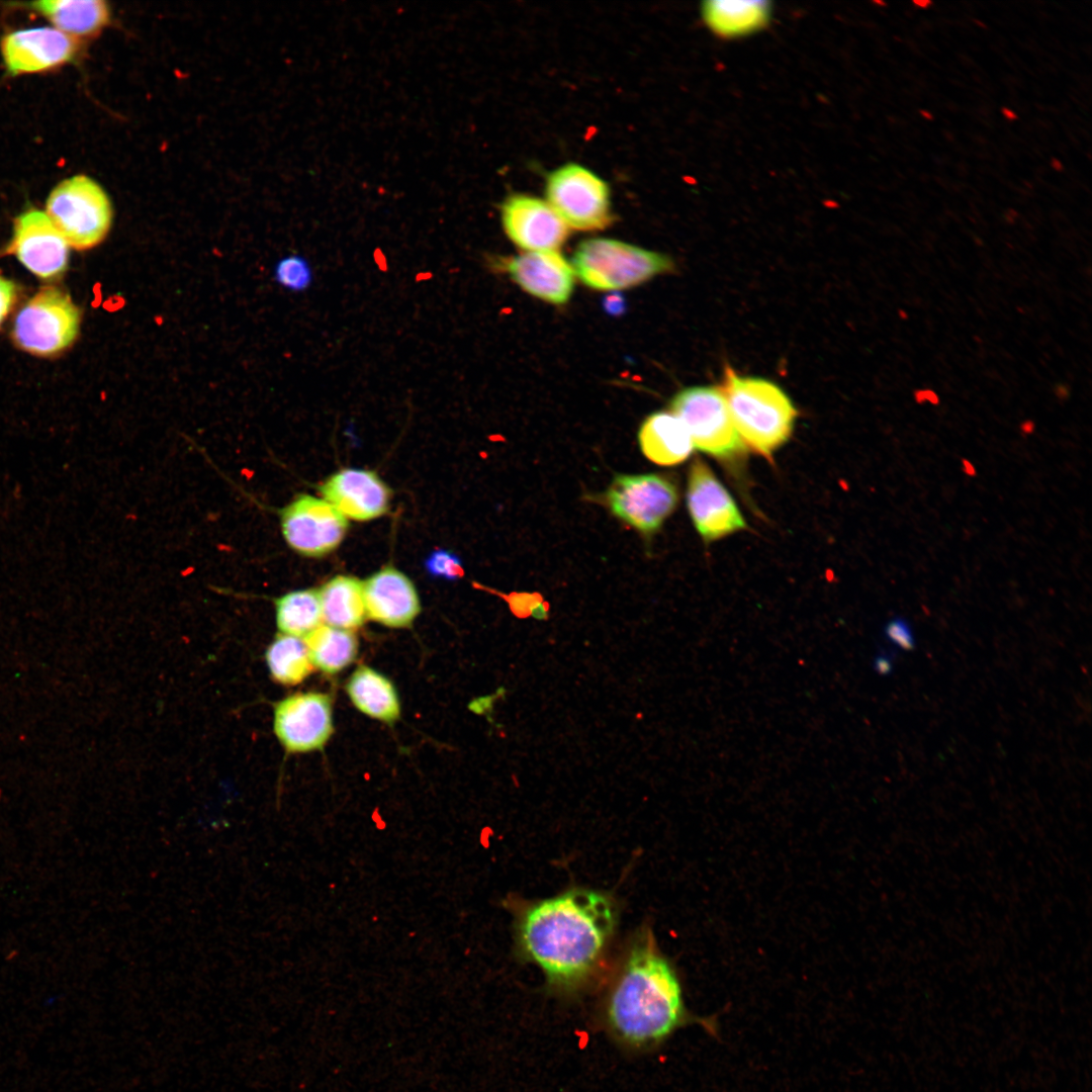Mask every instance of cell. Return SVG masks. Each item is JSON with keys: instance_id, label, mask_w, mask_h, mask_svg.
<instances>
[{"instance_id": "6da1fadb", "label": "cell", "mask_w": 1092, "mask_h": 1092, "mask_svg": "<svg viewBox=\"0 0 1092 1092\" xmlns=\"http://www.w3.org/2000/svg\"><path fill=\"white\" fill-rule=\"evenodd\" d=\"M615 924L610 898L574 889L527 905L517 921L518 942L550 983L572 987L598 967Z\"/></svg>"}, {"instance_id": "7a4b0ae2", "label": "cell", "mask_w": 1092, "mask_h": 1092, "mask_svg": "<svg viewBox=\"0 0 1092 1092\" xmlns=\"http://www.w3.org/2000/svg\"><path fill=\"white\" fill-rule=\"evenodd\" d=\"M607 1015L615 1034L638 1046L661 1041L689 1022L716 1034L713 1019L687 1012L677 975L649 932L628 949L608 998Z\"/></svg>"}, {"instance_id": "3957f363", "label": "cell", "mask_w": 1092, "mask_h": 1092, "mask_svg": "<svg viewBox=\"0 0 1092 1092\" xmlns=\"http://www.w3.org/2000/svg\"><path fill=\"white\" fill-rule=\"evenodd\" d=\"M720 389L745 447L772 460L793 433L797 410L790 397L776 383L742 376L729 365Z\"/></svg>"}, {"instance_id": "277c9868", "label": "cell", "mask_w": 1092, "mask_h": 1092, "mask_svg": "<svg viewBox=\"0 0 1092 1092\" xmlns=\"http://www.w3.org/2000/svg\"><path fill=\"white\" fill-rule=\"evenodd\" d=\"M571 266L586 286L605 291L634 287L674 269L665 254L606 238L582 241Z\"/></svg>"}, {"instance_id": "5b68a950", "label": "cell", "mask_w": 1092, "mask_h": 1092, "mask_svg": "<svg viewBox=\"0 0 1092 1092\" xmlns=\"http://www.w3.org/2000/svg\"><path fill=\"white\" fill-rule=\"evenodd\" d=\"M46 210L68 245L77 251L99 245L112 224L109 196L95 180L86 175H76L60 182L51 191Z\"/></svg>"}, {"instance_id": "8992f818", "label": "cell", "mask_w": 1092, "mask_h": 1092, "mask_svg": "<svg viewBox=\"0 0 1092 1092\" xmlns=\"http://www.w3.org/2000/svg\"><path fill=\"white\" fill-rule=\"evenodd\" d=\"M81 310L71 297L55 286H46L17 312L11 331L23 351L52 357L73 345L80 331Z\"/></svg>"}, {"instance_id": "52a82bcc", "label": "cell", "mask_w": 1092, "mask_h": 1092, "mask_svg": "<svg viewBox=\"0 0 1092 1092\" xmlns=\"http://www.w3.org/2000/svg\"><path fill=\"white\" fill-rule=\"evenodd\" d=\"M670 412L685 425L700 451L722 461H733L746 453L720 387L684 388L672 397Z\"/></svg>"}, {"instance_id": "ba28073f", "label": "cell", "mask_w": 1092, "mask_h": 1092, "mask_svg": "<svg viewBox=\"0 0 1092 1092\" xmlns=\"http://www.w3.org/2000/svg\"><path fill=\"white\" fill-rule=\"evenodd\" d=\"M545 194L546 201L568 228L599 231L613 219L608 184L579 164H565L551 172Z\"/></svg>"}, {"instance_id": "9c48e42d", "label": "cell", "mask_w": 1092, "mask_h": 1092, "mask_svg": "<svg viewBox=\"0 0 1092 1092\" xmlns=\"http://www.w3.org/2000/svg\"><path fill=\"white\" fill-rule=\"evenodd\" d=\"M605 497L615 517L640 533L651 535L675 510L678 490L675 483L662 474H618Z\"/></svg>"}, {"instance_id": "30bf717a", "label": "cell", "mask_w": 1092, "mask_h": 1092, "mask_svg": "<svg viewBox=\"0 0 1092 1092\" xmlns=\"http://www.w3.org/2000/svg\"><path fill=\"white\" fill-rule=\"evenodd\" d=\"M280 526L292 550L305 557H323L341 544L349 524L324 498L299 494L281 510Z\"/></svg>"}, {"instance_id": "8fae6325", "label": "cell", "mask_w": 1092, "mask_h": 1092, "mask_svg": "<svg viewBox=\"0 0 1092 1092\" xmlns=\"http://www.w3.org/2000/svg\"><path fill=\"white\" fill-rule=\"evenodd\" d=\"M687 506L697 532L707 543L747 528L732 495L700 458L689 469Z\"/></svg>"}, {"instance_id": "7c38bea8", "label": "cell", "mask_w": 1092, "mask_h": 1092, "mask_svg": "<svg viewBox=\"0 0 1092 1092\" xmlns=\"http://www.w3.org/2000/svg\"><path fill=\"white\" fill-rule=\"evenodd\" d=\"M69 248L46 212L29 209L15 218L5 253L14 255L38 278L50 280L66 271Z\"/></svg>"}, {"instance_id": "4fadbf2b", "label": "cell", "mask_w": 1092, "mask_h": 1092, "mask_svg": "<svg viewBox=\"0 0 1092 1092\" xmlns=\"http://www.w3.org/2000/svg\"><path fill=\"white\" fill-rule=\"evenodd\" d=\"M274 731L289 752L322 749L333 733L331 698L322 693L285 698L275 706Z\"/></svg>"}, {"instance_id": "5bb4252c", "label": "cell", "mask_w": 1092, "mask_h": 1092, "mask_svg": "<svg viewBox=\"0 0 1092 1092\" xmlns=\"http://www.w3.org/2000/svg\"><path fill=\"white\" fill-rule=\"evenodd\" d=\"M503 229L509 239L527 251H557L569 228L543 199L528 194L508 196L500 206Z\"/></svg>"}, {"instance_id": "9a60e30c", "label": "cell", "mask_w": 1092, "mask_h": 1092, "mask_svg": "<svg viewBox=\"0 0 1092 1092\" xmlns=\"http://www.w3.org/2000/svg\"><path fill=\"white\" fill-rule=\"evenodd\" d=\"M491 267L506 272L527 293L552 304H564L574 287L571 264L556 251L525 252L490 259Z\"/></svg>"}, {"instance_id": "2e32d148", "label": "cell", "mask_w": 1092, "mask_h": 1092, "mask_svg": "<svg viewBox=\"0 0 1092 1092\" xmlns=\"http://www.w3.org/2000/svg\"><path fill=\"white\" fill-rule=\"evenodd\" d=\"M1 54L12 75L42 72L71 62L79 41L53 27H36L5 34Z\"/></svg>"}, {"instance_id": "e0dca14e", "label": "cell", "mask_w": 1092, "mask_h": 1092, "mask_svg": "<svg viewBox=\"0 0 1092 1092\" xmlns=\"http://www.w3.org/2000/svg\"><path fill=\"white\" fill-rule=\"evenodd\" d=\"M318 490L345 518L362 522L385 515L391 497L390 488L375 471L359 468L333 473Z\"/></svg>"}, {"instance_id": "ac0fdd59", "label": "cell", "mask_w": 1092, "mask_h": 1092, "mask_svg": "<svg viewBox=\"0 0 1092 1092\" xmlns=\"http://www.w3.org/2000/svg\"><path fill=\"white\" fill-rule=\"evenodd\" d=\"M367 618L392 628H406L420 614L415 584L406 574L386 565L363 582Z\"/></svg>"}, {"instance_id": "d6986e66", "label": "cell", "mask_w": 1092, "mask_h": 1092, "mask_svg": "<svg viewBox=\"0 0 1092 1092\" xmlns=\"http://www.w3.org/2000/svg\"><path fill=\"white\" fill-rule=\"evenodd\" d=\"M638 441L646 458L664 466L684 462L695 448L685 425L671 412L649 415L640 426Z\"/></svg>"}, {"instance_id": "ffe728a7", "label": "cell", "mask_w": 1092, "mask_h": 1092, "mask_svg": "<svg viewBox=\"0 0 1092 1092\" xmlns=\"http://www.w3.org/2000/svg\"><path fill=\"white\" fill-rule=\"evenodd\" d=\"M30 5L56 29L77 39L96 35L110 17L109 8L102 0H41Z\"/></svg>"}, {"instance_id": "44dd1931", "label": "cell", "mask_w": 1092, "mask_h": 1092, "mask_svg": "<svg viewBox=\"0 0 1092 1092\" xmlns=\"http://www.w3.org/2000/svg\"><path fill=\"white\" fill-rule=\"evenodd\" d=\"M707 27L722 38L751 34L763 28L770 17L765 1H708L701 8Z\"/></svg>"}, {"instance_id": "7402d4cb", "label": "cell", "mask_w": 1092, "mask_h": 1092, "mask_svg": "<svg viewBox=\"0 0 1092 1092\" xmlns=\"http://www.w3.org/2000/svg\"><path fill=\"white\" fill-rule=\"evenodd\" d=\"M323 620L332 627L353 630L367 618L363 582L355 576L339 574L318 589Z\"/></svg>"}, {"instance_id": "603a6c76", "label": "cell", "mask_w": 1092, "mask_h": 1092, "mask_svg": "<svg viewBox=\"0 0 1092 1092\" xmlns=\"http://www.w3.org/2000/svg\"><path fill=\"white\" fill-rule=\"evenodd\" d=\"M346 691L355 707L367 716L389 724L399 718L400 705L393 685L373 668L359 666Z\"/></svg>"}, {"instance_id": "cb8c5ba5", "label": "cell", "mask_w": 1092, "mask_h": 1092, "mask_svg": "<svg viewBox=\"0 0 1092 1092\" xmlns=\"http://www.w3.org/2000/svg\"><path fill=\"white\" fill-rule=\"evenodd\" d=\"M304 642L313 666L330 674L344 669L358 653V639L351 630L329 625H320Z\"/></svg>"}, {"instance_id": "d4e9b609", "label": "cell", "mask_w": 1092, "mask_h": 1092, "mask_svg": "<svg viewBox=\"0 0 1092 1092\" xmlns=\"http://www.w3.org/2000/svg\"><path fill=\"white\" fill-rule=\"evenodd\" d=\"M276 623L282 634L305 638L322 625L318 589L289 592L275 601Z\"/></svg>"}, {"instance_id": "484cf974", "label": "cell", "mask_w": 1092, "mask_h": 1092, "mask_svg": "<svg viewBox=\"0 0 1092 1092\" xmlns=\"http://www.w3.org/2000/svg\"><path fill=\"white\" fill-rule=\"evenodd\" d=\"M266 661L273 678L286 686L301 682L314 667L305 642L287 634L278 635L269 645Z\"/></svg>"}, {"instance_id": "4316f807", "label": "cell", "mask_w": 1092, "mask_h": 1092, "mask_svg": "<svg viewBox=\"0 0 1092 1092\" xmlns=\"http://www.w3.org/2000/svg\"><path fill=\"white\" fill-rule=\"evenodd\" d=\"M475 587L487 589V592L499 596L508 603L512 614L519 619L533 617L537 620L545 621L549 618L550 606L543 600V597L539 593H511L506 595L481 586L478 583L475 584Z\"/></svg>"}, {"instance_id": "83f0119b", "label": "cell", "mask_w": 1092, "mask_h": 1092, "mask_svg": "<svg viewBox=\"0 0 1092 1092\" xmlns=\"http://www.w3.org/2000/svg\"><path fill=\"white\" fill-rule=\"evenodd\" d=\"M275 279L282 286L292 291H302L309 287L312 272L308 262L300 256L283 258L275 268Z\"/></svg>"}, {"instance_id": "f1b7e54d", "label": "cell", "mask_w": 1092, "mask_h": 1092, "mask_svg": "<svg viewBox=\"0 0 1092 1092\" xmlns=\"http://www.w3.org/2000/svg\"><path fill=\"white\" fill-rule=\"evenodd\" d=\"M427 573L433 577L456 580L464 575V567L458 555L446 549L432 551L424 562Z\"/></svg>"}, {"instance_id": "f546056e", "label": "cell", "mask_w": 1092, "mask_h": 1092, "mask_svg": "<svg viewBox=\"0 0 1092 1092\" xmlns=\"http://www.w3.org/2000/svg\"><path fill=\"white\" fill-rule=\"evenodd\" d=\"M887 637L900 648L909 650L914 646V639L908 624L900 618L891 620L885 629Z\"/></svg>"}, {"instance_id": "4dcf8cb0", "label": "cell", "mask_w": 1092, "mask_h": 1092, "mask_svg": "<svg viewBox=\"0 0 1092 1092\" xmlns=\"http://www.w3.org/2000/svg\"><path fill=\"white\" fill-rule=\"evenodd\" d=\"M17 292L15 283L0 275V327L13 308Z\"/></svg>"}, {"instance_id": "1f68e13d", "label": "cell", "mask_w": 1092, "mask_h": 1092, "mask_svg": "<svg viewBox=\"0 0 1092 1092\" xmlns=\"http://www.w3.org/2000/svg\"><path fill=\"white\" fill-rule=\"evenodd\" d=\"M605 311L610 315H620L626 308L624 297L617 292L608 294L603 302Z\"/></svg>"}, {"instance_id": "d6a6232c", "label": "cell", "mask_w": 1092, "mask_h": 1092, "mask_svg": "<svg viewBox=\"0 0 1092 1092\" xmlns=\"http://www.w3.org/2000/svg\"><path fill=\"white\" fill-rule=\"evenodd\" d=\"M875 669H876V670H877V671H878V672H879L880 674H887V673H889V672H890V670H891V661H890V659H889V658H888L887 656H885V655H879V656H878V657H877V658L875 659Z\"/></svg>"}, {"instance_id": "836d02e7", "label": "cell", "mask_w": 1092, "mask_h": 1092, "mask_svg": "<svg viewBox=\"0 0 1092 1092\" xmlns=\"http://www.w3.org/2000/svg\"><path fill=\"white\" fill-rule=\"evenodd\" d=\"M962 465H963V470H964V472L966 474H968L970 476H974L976 474L975 467L969 460H966V459L962 460Z\"/></svg>"}]
</instances>
